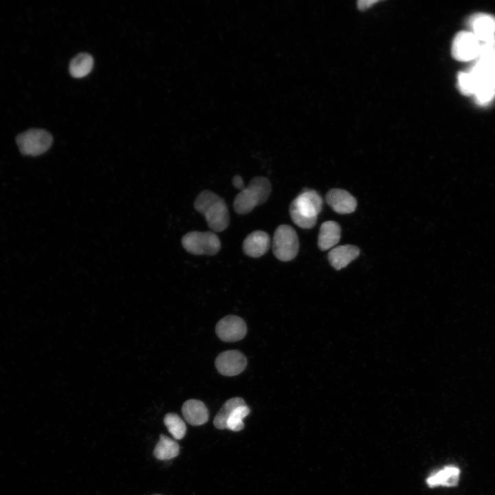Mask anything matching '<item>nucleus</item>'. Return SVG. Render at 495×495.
<instances>
[{
    "instance_id": "nucleus-1",
    "label": "nucleus",
    "mask_w": 495,
    "mask_h": 495,
    "mask_svg": "<svg viewBox=\"0 0 495 495\" xmlns=\"http://www.w3.org/2000/svg\"><path fill=\"white\" fill-rule=\"evenodd\" d=\"M194 207L205 217L208 226L213 231L221 232L228 226L230 217L227 205L214 192L202 191L196 198Z\"/></svg>"
},
{
    "instance_id": "nucleus-2",
    "label": "nucleus",
    "mask_w": 495,
    "mask_h": 495,
    "mask_svg": "<svg viewBox=\"0 0 495 495\" xmlns=\"http://www.w3.org/2000/svg\"><path fill=\"white\" fill-rule=\"evenodd\" d=\"M322 206V199L317 192L309 190L300 193L289 206L293 222L303 229L313 228Z\"/></svg>"
},
{
    "instance_id": "nucleus-3",
    "label": "nucleus",
    "mask_w": 495,
    "mask_h": 495,
    "mask_svg": "<svg viewBox=\"0 0 495 495\" xmlns=\"http://www.w3.org/2000/svg\"><path fill=\"white\" fill-rule=\"evenodd\" d=\"M271 190V184L266 177H254L248 187L236 196L233 204L234 211L239 214L249 213L267 201Z\"/></svg>"
},
{
    "instance_id": "nucleus-4",
    "label": "nucleus",
    "mask_w": 495,
    "mask_h": 495,
    "mask_svg": "<svg viewBox=\"0 0 495 495\" xmlns=\"http://www.w3.org/2000/svg\"><path fill=\"white\" fill-rule=\"evenodd\" d=\"M299 249L298 235L290 226L283 224L275 230L272 241V250L275 256L282 261L294 259Z\"/></svg>"
},
{
    "instance_id": "nucleus-5",
    "label": "nucleus",
    "mask_w": 495,
    "mask_h": 495,
    "mask_svg": "<svg viewBox=\"0 0 495 495\" xmlns=\"http://www.w3.org/2000/svg\"><path fill=\"white\" fill-rule=\"evenodd\" d=\"M16 141L22 154L37 156L50 148L53 138L52 135L44 129H31L19 134Z\"/></svg>"
},
{
    "instance_id": "nucleus-6",
    "label": "nucleus",
    "mask_w": 495,
    "mask_h": 495,
    "mask_svg": "<svg viewBox=\"0 0 495 495\" xmlns=\"http://www.w3.org/2000/svg\"><path fill=\"white\" fill-rule=\"evenodd\" d=\"M182 244L187 252L195 255H214L221 248L218 236L210 231L190 232L182 237Z\"/></svg>"
},
{
    "instance_id": "nucleus-7",
    "label": "nucleus",
    "mask_w": 495,
    "mask_h": 495,
    "mask_svg": "<svg viewBox=\"0 0 495 495\" xmlns=\"http://www.w3.org/2000/svg\"><path fill=\"white\" fill-rule=\"evenodd\" d=\"M481 42L470 31H461L453 38L451 47L452 57L459 61L476 60L479 54Z\"/></svg>"
},
{
    "instance_id": "nucleus-8",
    "label": "nucleus",
    "mask_w": 495,
    "mask_h": 495,
    "mask_svg": "<svg viewBox=\"0 0 495 495\" xmlns=\"http://www.w3.org/2000/svg\"><path fill=\"white\" fill-rule=\"evenodd\" d=\"M215 331L221 340L235 342L245 337L247 333V326L241 318L236 316H228L217 322Z\"/></svg>"
},
{
    "instance_id": "nucleus-9",
    "label": "nucleus",
    "mask_w": 495,
    "mask_h": 495,
    "mask_svg": "<svg viewBox=\"0 0 495 495\" xmlns=\"http://www.w3.org/2000/svg\"><path fill=\"white\" fill-rule=\"evenodd\" d=\"M246 365L245 356L236 350L223 351L215 360L217 371L220 374L226 376H234L241 373Z\"/></svg>"
},
{
    "instance_id": "nucleus-10",
    "label": "nucleus",
    "mask_w": 495,
    "mask_h": 495,
    "mask_svg": "<svg viewBox=\"0 0 495 495\" xmlns=\"http://www.w3.org/2000/svg\"><path fill=\"white\" fill-rule=\"evenodd\" d=\"M471 32L480 42L495 36V16L487 13H476L468 20Z\"/></svg>"
},
{
    "instance_id": "nucleus-11",
    "label": "nucleus",
    "mask_w": 495,
    "mask_h": 495,
    "mask_svg": "<svg viewBox=\"0 0 495 495\" xmlns=\"http://www.w3.org/2000/svg\"><path fill=\"white\" fill-rule=\"evenodd\" d=\"M270 246L268 234L262 230H256L248 234L243 243V252L254 258L264 255Z\"/></svg>"
},
{
    "instance_id": "nucleus-12",
    "label": "nucleus",
    "mask_w": 495,
    "mask_h": 495,
    "mask_svg": "<svg viewBox=\"0 0 495 495\" xmlns=\"http://www.w3.org/2000/svg\"><path fill=\"white\" fill-rule=\"evenodd\" d=\"M326 201L339 214L351 213L357 206L355 199L346 190L339 188L330 190L327 193Z\"/></svg>"
},
{
    "instance_id": "nucleus-13",
    "label": "nucleus",
    "mask_w": 495,
    "mask_h": 495,
    "mask_svg": "<svg viewBox=\"0 0 495 495\" xmlns=\"http://www.w3.org/2000/svg\"><path fill=\"white\" fill-rule=\"evenodd\" d=\"M461 470L456 465L445 466L429 476L426 483L430 487L437 486L454 487L458 485Z\"/></svg>"
},
{
    "instance_id": "nucleus-14",
    "label": "nucleus",
    "mask_w": 495,
    "mask_h": 495,
    "mask_svg": "<svg viewBox=\"0 0 495 495\" xmlns=\"http://www.w3.org/2000/svg\"><path fill=\"white\" fill-rule=\"evenodd\" d=\"M360 254V250L357 246L344 245L337 246L330 250L328 259L333 267L336 270L344 268Z\"/></svg>"
},
{
    "instance_id": "nucleus-15",
    "label": "nucleus",
    "mask_w": 495,
    "mask_h": 495,
    "mask_svg": "<svg viewBox=\"0 0 495 495\" xmlns=\"http://www.w3.org/2000/svg\"><path fill=\"white\" fill-rule=\"evenodd\" d=\"M186 421L192 426H200L208 420V410L206 405L197 399L185 402L182 408Z\"/></svg>"
},
{
    "instance_id": "nucleus-16",
    "label": "nucleus",
    "mask_w": 495,
    "mask_h": 495,
    "mask_svg": "<svg viewBox=\"0 0 495 495\" xmlns=\"http://www.w3.org/2000/svg\"><path fill=\"white\" fill-rule=\"evenodd\" d=\"M341 229L339 224L333 221H327L322 223L318 245L321 250H329L335 246L340 241Z\"/></svg>"
},
{
    "instance_id": "nucleus-17",
    "label": "nucleus",
    "mask_w": 495,
    "mask_h": 495,
    "mask_svg": "<svg viewBox=\"0 0 495 495\" xmlns=\"http://www.w3.org/2000/svg\"><path fill=\"white\" fill-rule=\"evenodd\" d=\"M93 66V57L87 53H80L72 59L69 71L74 78H82L90 73Z\"/></svg>"
},
{
    "instance_id": "nucleus-18",
    "label": "nucleus",
    "mask_w": 495,
    "mask_h": 495,
    "mask_svg": "<svg viewBox=\"0 0 495 495\" xmlns=\"http://www.w3.org/2000/svg\"><path fill=\"white\" fill-rule=\"evenodd\" d=\"M179 453V446L170 438L161 434L153 451L154 456L160 460H169Z\"/></svg>"
},
{
    "instance_id": "nucleus-19",
    "label": "nucleus",
    "mask_w": 495,
    "mask_h": 495,
    "mask_svg": "<svg viewBox=\"0 0 495 495\" xmlns=\"http://www.w3.org/2000/svg\"><path fill=\"white\" fill-rule=\"evenodd\" d=\"M245 405V402L241 397H233L227 400L216 415L213 424L218 429L227 428L228 419L232 411L237 407Z\"/></svg>"
},
{
    "instance_id": "nucleus-20",
    "label": "nucleus",
    "mask_w": 495,
    "mask_h": 495,
    "mask_svg": "<svg viewBox=\"0 0 495 495\" xmlns=\"http://www.w3.org/2000/svg\"><path fill=\"white\" fill-rule=\"evenodd\" d=\"M164 423L174 439L179 440L185 436L186 432V424L177 414H166L164 419Z\"/></svg>"
},
{
    "instance_id": "nucleus-21",
    "label": "nucleus",
    "mask_w": 495,
    "mask_h": 495,
    "mask_svg": "<svg viewBox=\"0 0 495 495\" xmlns=\"http://www.w3.org/2000/svg\"><path fill=\"white\" fill-rule=\"evenodd\" d=\"M250 412V408L246 404L235 408L228 419L227 428L235 432L241 430L244 428L243 420Z\"/></svg>"
},
{
    "instance_id": "nucleus-22",
    "label": "nucleus",
    "mask_w": 495,
    "mask_h": 495,
    "mask_svg": "<svg viewBox=\"0 0 495 495\" xmlns=\"http://www.w3.org/2000/svg\"><path fill=\"white\" fill-rule=\"evenodd\" d=\"M474 96L478 104H485L489 103L495 98V80L480 86Z\"/></svg>"
},
{
    "instance_id": "nucleus-23",
    "label": "nucleus",
    "mask_w": 495,
    "mask_h": 495,
    "mask_svg": "<svg viewBox=\"0 0 495 495\" xmlns=\"http://www.w3.org/2000/svg\"><path fill=\"white\" fill-rule=\"evenodd\" d=\"M476 59L495 63V36L481 42L479 54Z\"/></svg>"
},
{
    "instance_id": "nucleus-24",
    "label": "nucleus",
    "mask_w": 495,
    "mask_h": 495,
    "mask_svg": "<svg viewBox=\"0 0 495 495\" xmlns=\"http://www.w3.org/2000/svg\"><path fill=\"white\" fill-rule=\"evenodd\" d=\"M377 2L378 1L376 0H362L358 2V7L360 10H364Z\"/></svg>"
},
{
    "instance_id": "nucleus-25",
    "label": "nucleus",
    "mask_w": 495,
    "mask_h": 495,
    "mask_svg": "<svg viewBox=\"0 0 495 495\" xmlns=\"http://www.w3.org/2000/svg\"><path fill=\"white\" fill-rule=\"evenodd\" d=\"M232 185L237 189L243 190L245 187L243 179L239 175H235L232 179Z\"/></svg>"
}]
</instances>
